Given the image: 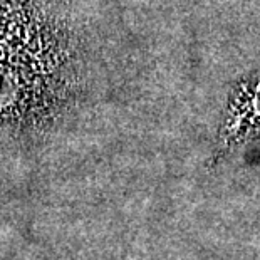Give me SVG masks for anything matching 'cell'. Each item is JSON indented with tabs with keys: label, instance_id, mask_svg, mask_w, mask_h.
<instances>
[{
	"label": "cell",
	"instance_id": "6da1fadb",
	"mask_svg": "<svg viewBox=\"0 0 260 260\" xmlns=\"http://www.w3.org/2000/svg\"><path fill=\"white\" fill-rule=\"evenodd\" d=\"M71 42L42 0H0V111L49 113L71 79Z\"/></svg>",
	"mask_w": 260,
	"mask_h": 260
},
{
	"label": "cell",
	"instance_id": "7a4b0ae2",
	"mask_svg": "<svg viewBox=\"0 0 260 260\" xmlns=\"http://www.w3.org/2000/svg\"><path fill=\"white\" fill-rule=\"evenodd\" d=\"M260 135V71L243 77L226 104L220 129L223 148H235Z\"/></svg>",
	"mask_w": 260,
	"mask_h": 260
}]
</instances>
